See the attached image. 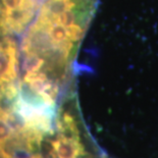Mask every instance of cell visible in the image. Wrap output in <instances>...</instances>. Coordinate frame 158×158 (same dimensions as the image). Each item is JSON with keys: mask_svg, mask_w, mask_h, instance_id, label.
Listing matches in <instances>:
<instances>
[{"mask_svg": "<svg viewBox=\"0 0 158 158\" xmlns=\"http://www.w3.org/2000/svg\"><path fill=\"white\" fill-rule=\"evenodd\" d=\"M41 151L51 153L54 158H106L87 129L76 88L60 102L54 134L47 138Z\"/></svg>", "mask_w": 158, "mask_h": 158, "instance_id": "1", "label": "cell"}, {"mask_svg": "<svg viewBox=\"0 0 158 158\" xmlns=\"http://www.w3.org/2000/svg\"><path fill=\"white\" fill-rule=\"evenodd\" d=\"M23 158H44V156L42 155V153H34V154H29V156L23 157Z\"/></svg>", "mask_w": 158, "mask_h": 158, "instance_id": "2", "label": "cell"}]
</instances>
